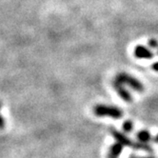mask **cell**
<instances>
[{
    "mask_svg": "<svg viewBox=\"0 0 158 158\" xmlns=\"http://www.w3.org/2000/svg\"><path fill=\"white\" fill-rule=\"evenodd\" d=\"M111 136L114 137L117 142L121 143L123 146H127V147H131L132 149L137 150V151H144L147 152H152V148L148 144V143H142V142H135L129 138L126 134L122 133L118 130L114 129V127H110L109 129Z\"/></svg>",
    "mask_w": 158,
    "mask_h": 158,
    "instance_id": "6da1fadb",
    "label": "cell"
},
{
    "mask_svg": "<svg viewBox=\"0 0 158 158\" xmlns=\"http://www.w3.org/2000/svg\"><path fill=\"white\" fill-rule=\"evenodd\" d=\"M94 112L96 116H109L114 119H119L123 116V110L117 107L98 104L94 108Z\"/></svg>",
    "mask_w": 158,
    "mask_h": 158,
    "instance_id": "7a4b0ae2",
    "label": "cell"
},
{
    "mask_svg": "<svg viewBox=\"0 0 158 158\" xmlns=\"http://www.w3.org/2000/svg\"><path fill=\"white\" fill-rule=\"evenodd\" d=\"M115 79L118 81H120L121 83H123L124 85H127V86L131 87L135 92L142 93L144 91L143 84L138 80V79L128 74L127 73H124V72L118 73L115 76Z\"/></svg>",
    "mask_w": 158,
    "mask_h": 158,
    "instance_id": "3957f363",
    "label": "cell"
},
{
    "mask_svg": "<svg viewBox=\"0 0 158 158\" xmlns=\"http://www.w3.org/2000/svg\"><path fill=\"white\" fill-rule=\"evenodd\" d=\"M112 87L115 89V92L118 94V95L126 102H131L132 101V96L131 94V93L128 91V89L125 88L123 83H121L120 81L116 80L114 78V82H112Z\"/></svg>",
    "mask_w": 158,
    "mask_h": 158,
    "instance_id": "277c9868",
    "label": "cell"
},
{
    "mask_svg": "<svg viewBox=\"0 0 158 158\" xmlns=\"http://www.w3.org/2000/svg\"><path fill=\"white\" fill-rule=\"evenodd\" d=\"M134 56L138 59H152L154 53L149 48H147L143 45H138L134 48Z\"/></svg>",
    "mask_w": 158,
    "mask_h": 158,
    "instance_id": "5b68a950",
    "label": "cell"
},
{
    "mask_svg": "<svg viewBox=\"0 0 158 158\" xmlns=\"http://www.w3.org/2000/svg\"><path fill=\"white\" fill-rule=\"evenodd\" d=\"M123 149H124V146L119 142L112 144L110 146L109 152H108V156L107 157L108 158H118L120 156V154L122 153Z\"/></svg>",
    "mask_w": 158,
    "mask_h": 158,
    "instance_id": "8992f818",
    "label": "cell"
},
{
    "mask_svg": "<svg viewBox=\"0 0 158 158\" xmlns=\"http://www.w3.org/2000/svg\"><path fill=\"white\" fill-rule=\"evenodd\" d=\"M136 139H137V141L142 142V143H148L152 139V134L149 131L142 130L136 133Z\"/></svg>",
    "mask_w": 158,
    "mask_h": 158,
    "instance_id": "52a82bcc",
    "label": "cell"
},
{
    "mask_svg": "<svg viewBox=\"0 0 158 158\" xmlns=\"http://www.w3.org/2000/svg\"><path fill=\"white\" fill-rule=\"evenodd\" d=\"M122 128L124 130V131L129 133V132H131L132 130H133V123L130 120H127L123 123V125H122Z\"/></svg>",
    "mask_w": 158,
    "mask_h": 158,
    "instance_id": "ba28073f",
    "label": "cell"
},
{
    "mask_svg": "<svg viewBox=\"0 0 158 158\" xmlns=\"http://www.w3.org/2000/svg\"><path fill=\"white\" fill-rule=\"evenodd\" d=\"M149 46L152 49H157L158 48V41L156 39H150L149 40Z\"/></svg>",
    "mask_w": 158,
    "mask_h": 158,
    "instance_id": "9c48e42d",
    "label": "cell"
},
{
    "mask_svg": "<svg viewBox=\"0 0 158 158\" xmlns=\"http://www.w3.org/2000/svg\"><path fill=\"white\" fill-rule=\"evenodd\" d=\"M129 158H154L152 156H137L135 154H131Z\"/></svg>",
    "mask_w": 158,
    "mask_h": 158,
    "instance_id": "30bf717a",
    "label": "cell"
},
{
    "mask_svg": "<svg viewBox=\"0 0 158 158\" xmlns=\"http://www.w3.org/2000/svg\"><path fill=\"white\" fill-rule=\"evenodd\" d=\"M152 69L154 72H158V61H157V62H154V63L152 65Z\"/></svg>",
    "mask_w": 158,
    "mask_h": 158,
    "instance_id": "8fae6325",
    "label": "cell"
},
{
    "mask_svg": "<svg viewBox=\"0 0 158 158\" xmlns=\"http://www.w3.org/2000/svg\"><path fill=\"white\" fill-rule=\"evenodd\" d=\"M152 140H153V142H154V143H157V144H158V133L155 135V136H153V137H152Z\"/></svg>",
    "mask_w": 158,
    "mask_h": 158,
    "instance_id": "7c38bea8",
    "label": "cell"
},
{
    "mask_svg": "<svg viewBox=\"0 0 158 158\" xmlns=\"http://www.w3.org/2000/svg\"><path fill=\"white\" fill-rule=\"evenodd\" d=\"M157 54H158V51H157Z\"/></svg>",
    "mask_w": 158,
    "mask_h": 158,
    "instance_id": "4fadbf2b",
    "label": "cell"
}]
</instances>
